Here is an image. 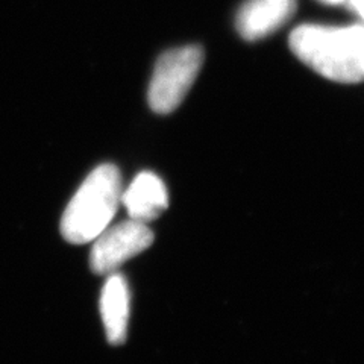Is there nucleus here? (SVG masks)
Segmentation results:
<instances>
[{"label": "nucleus", "mask_w": 364, "mask_h": 364, "mask_svg": "<svg viewBox=\"0 0 364 364\" xmlns=\"http://www.w3.org/2000/svg\"><path fill=\"white\" fill-rule=\"evenodd\" d=\"M290 49L326 79L341 84L364 81V23L346 28L299 26L291 32Z\"/></svg>", "instance_id": "f257e3e1"}, {"label": "nucleus", "mask_w": 364, "mask_h": 364, "mask_svg": "<svg viewBox=\"0 0 364 364\" xmlns=\"http://www.w3.org/2000/svg\"><path fill=\"white\" fill-rule=\"evenodd\" d=\"M122 176L112 164L91 172L75 193L61 219V234L68 243L85 245L104 232L122 203Z\"/></svg>", "instance_id": "f03ea898"}, {"label": "nucleus", "mask_w": 364, "mask_h": 364, "mask_svg": "<svg viewBox=\"0 0 364 364\" xmlns=\"http://www.w3.org/2000/svg\"><path fill=\"white\" fill-rule=\"evenodd\" d=\"M202 63L203 50L195 44L161 55L156 61L147 93L151 108L158 114L175 111L196 81Z\"/></svg>", "instance_id": "7ed1b4c3"}, {"label": "nucleus", "mask_w": 364, "mask_h": 364, "mask_svg": "<svg viewBox=\"0 0 364 364\" xmlns=\"http://www.w3.org/2000/svg\"><path fill=\"white\" fill-rule=\"evenodd\" d=\"M154 243V232L147 223L127 220L107 228L90 252V267L97 275H111L128 259L141 254Z\"/></svg>", "instance_id": "20e7f679"}, {"label": "nucleus", "mask_w": 364, "mask_h": 364, "mask_svg": "<svg viewBox=\"0 0 364 364\" xmlns=\"http://www.w3.org/2000/svg\"><path fill=\"white\" fill-rule=\"evenodd\" d=\"M294 11L296 0H247L238 9L235 28L245 40L255 41L286 25Z\"/></svg>", "instance_id": "39448f33"}, {"label": "nucleus", "mask_w": 364, "mask_h": 364, "mask_svg": "<svg viewBox=\"0 0 364 364\" xmlns=\"http://www.w3.org/2000/svg\"><path fill=\"white\" fill-rule=\"evenodd\" d=\"M122 203L127 208L129 219L147 223L158 219L167 210V188L161 178L151 172H143L127 190H123Z\"/></svg>", "instance_id": "423d86ee"}, {"label": "nucleus", "mask_w": 364, "mask_h": 364, "mask_svg": "<svg viewBox=\"0 0 364 364\" xmlns=\"http://www.w3.org/2000/svg\"><path fill=\"white\" fill-rule=\"evenodd\" d=\"M100 294V314L111 345H122L127 340L129 322V287L120 273L107 275Z\"/></svg>", "instance_id": "0eeeda50"}, {"label": "nucleus", "mask_w": 364, "mask_h": 364, "mask_svg": "<svg viewBox=\"0 0 364 364\" xmlns=\"http://www.w3.org/2000/svg\"><path fill=\"white\" fill-rule=\"evenodd\" d=\"M345 5H348L350 9H354L364 23V0H345Z\"/></svg>", "instance_id": "6e6552de"}, {"label": "nucleus", "mask_w": 364, "mask_h": 364, "mask_svg": "<svg viewBox=\"0 0 364 364\" xmlns=\"http://www.w3.org/2000/svg\"><path fill=\"white\" fill-rule=\"evenodd\" d=\"M318 2L326 4V5H341L345 4V0H318Z\"/></svg>", "instance_id": "1a4fd4ad"}]
</instances>
